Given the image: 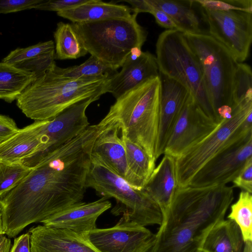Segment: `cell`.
I'll use <instances>...</instances> for the list:
<instances>
[{
  "label": "cell",
  "instance_id": "obj_28",
  "mask_svg": "<svg viewBox=\"0 0 252 252\" xmlns=\"http://www.w3.org/2000/svg\"><path fill=\"white\" fill-rule=\"evenodd\" d=\"M54 37L55 59H76L88 53L71 24L59 22Z\"/></svg>",
  "mask_w": 252,
  "mask_h": 252
},
{
  "label": "cell",
  "instance_id": "obj_13",
  "mask_svg": "<svg viewBox=\"0 0 252 252\" xmlns=\"http://www.w3.org/2000/svg\"><path fill=\"white\" fill-rule=\"evenodd\" d=\"M219 124L203 111L190 94L169 135L163 155L178 157L208 136Z\"/></svg>",
  "mask_w": 252,
  "mask_h": 252
},
{
  "label": "cell",
  "instance_id": "obj_27",
  "mask_svg": "<svg viewBox=\"0 0 252 252\" xmlns=\"http://www.w3.org/2000/svg\"><path fill=\"white\" fill-rule=\"evenodd\" d=\"M35 79L30 72L0 62V99L11 103Z\"/></svg>",
  "mask_w": 252,
  "mask_h": 252
},
{
  "label": "cell",
  "instance_id": "obj_24",
  "mask_svg": "<svg viewBox=\"0 0 252 252\" xmlns=\"http://www.w3.org/2000/svg\"><path fill=\"white\" fill-rule=\"evenodd\" d=\"M244 242L241 230L233 220H222L210 231L202 252H242Z\"/></svg>",
  "mask_w": 252,
  "mask_h": 252
},
{
  "label": "cell",
  "instance_id": "obj_35",
  "mask_svg": "<svg viewBox=\"0 0 252 252\" xmlns=\"http://www.w3.org/2000/svg\"><path fill=\"white\" fill-rule=\"evenodd\" d=\"M88 0H44L41 3L37 4L34 9L56 11L57 12L68 9L84 3Z\"/></svg>",
  "mask_w": 252,
  "mask_h": 252
},
{
  "label": "cell",
  "instance_id": "obj_36",
  "mask_svg": "<svg viewBox=\"0 0 252 252\" xmlns=\"http://www.w3.org/2000/svg\"><path fill=\"white\" fill-rule=\"evenodd\" d=\"M232 182L233 187L239 188L243 191L252 193V157L247 161Z\"/></svg>",
  "mask_w": 252,
  "mask_h": 252
},
{
  "label": "cell",
  "instance_id": "obj_33",
  "mask_svg": "<svg viewBox=\"0 0 252 252\" xmlns=\"http://www.w3.org/2000/svg\"><path fill=\"white\" fill-rule=\"evenodd\" d=\"M195 4L216 10H239L252 12V0H192Z\"/></svg>",
  "mask_w": 252,
  "mask_h": 252
},
{
  "label": "cell",
  "instance_id": "obj_43",
  "mask_svg": "<svg viewBox=\"0 0 252 252\" xmlns=\"http://www.w3.org/2000/svg\"><path fill=\"white\" fill-rule=\"evenodd\" d=\"M2 234H4V232L2 229L1 216L0 213V236Z\"/></svg>",
  "mask_w": 252,
  "mask_h": 252
},
{
  "label": "cell",
  "instance_id": "obj_26",
  "mask_svg": "<svg viewBox=\"0 0 252 252\" xmlns=\"http://www.w3.org/2000/svg\"><path fill=\"white\" fill-rule=\"evenodd\" d=\"M133 186L142 189L155 168L156 160L138 145L121 135Z\"/></svg>",
  "mask_w": 252,
  "mask_h": 252
},
{
  "label": "cell",
  "instance_id": "obj_12",
  "mask_svg": "<svg viewBox=\"0 0 252 252\" xmlns=\"http://www.w3.org/2000/svg\"><path fill=\"white\" fill-rule=\"evenodd\" d=\"M252 157V132L227 145L195 174L189 186L226 185L232 182Z\"/></svg>",
  "mask_w": 252,
  "mask_h": 252
},
{
  "label": "cell",
  "instance_id": "obj_18",
  "mask_svg": "<svg viewBox=\"0 0 252 252\" xmlns=\"http://www.w3.org/2000/svg\"><path fill=\"white\" fill-rule=\"evenodd\" d=\"M111 205V203L103 197L91 202L81 201L63 210L41 223L46 226L88 235L97 228L98 218Z\"/></svg>",
  "mask_w": 252,
  "mask_h": 252
},
{
  "label": "cell",
  "instance_id": "obj_30",
  "mask_svg": "<svg viewBox=\"0 0 252 252\" xmlns=\"http://www.w3.org/2000/svg\"><path fill=\"white\" fill-rule=\"evenodd\" d=\"M239 226L244 243L252 241V195L241 191L237 201L231 205V211L227 217Z\"/></svg>",
  "mask_w": 252,
  "mask_h": 252
},
{
  "label": "cell",
  "instance_id": "obj_5",
  "mask_svg": "<svg viewBox=\"0 0 252 252\" xmlns=\"http://www.w3.org/2000/svg\"><path fill=\"white\" fill-rule=\"evenodd\" d=\"M137 15L71 25L87 52L117 70L146 40L147 32L138 23Z\"/></svg>",
  "mask_w": 252,
  "mask_h": 252
},
{
  "label": "cell",
  "instance_id": "obj_17",
  "mask_svg": "<svg viewBox=\"0 0 252 252\" xmlns=\"http://www.w3.org/2000/svg\"><path fill=\"white\" fill-rule=\"evenodd\" d=\"M158 76L156 56L135 48L123 63L121 71L110 80L107 93L117 99L145 81Z\"/></svg>",
  "mask_w": 252,
  "mask_h": 252
},
{
  "label": "cell",
  "instance_id": "obj_42",
  "mask_svg": "<svg viewBox=\"0 0 252 252\" xmlns=\"http://www.w3.org/2000/svg\"><path fill=\"white\" fill-rule=\"evenodd\" d=\"M243 252H252V241H248L244 243Z\"/></svg>",
  "mask_w": 252,
  "mask_h": 252
},
{
  "label": "cell",
  "instance_id": "obj_20",
  "mask_svg": "<svg viewBox=\"0 0 252 252\" xmlns=\"http://www.w3.org/2000/svg\"><path fill=\"white\" fill-rule=\"evenodd\" d=\"M175 158L164 154L143 189L159 206L165 216L178 188Z\"/></svg>",
  "mask_w": 252,
  "mask_h": 252
},
{
  "label": "cell",
  "instance_id": "obj_4",
  "mask_svg": "<svg viewBox=\"0 0 252 252\" xmlns=\"http://www.w3.org/2000/svg\"><path fill=\"white\" fill-rule=\"evenodd\" d=\"M159 76L145 81L116 99L98 123H116L121 135L144 149L156 160L159 123Z\"/></svg>",
  "mask_w": 252,
  "mask_h": 252
},
{
  "label": "cell",
  "instance_id": "obj_1",
  "mask_svg": "<svg viewBox=\"0 0 252 252\" xmlns=\"http://www.w3.org/2000/svg\"><path fill=\"white\" fill-rule=\"evenodd\" d=\"M102 129L98 124L90 125L46 155L17 186L0 195L4 234L15 237L28 225L82 201L93 146Z\"/></svg>",
  "mask_w": 252,
  "mask_h": 252
},
{
  "label": "cell",
  "instance_id": "obj_32",
  "mask_svg": "<svg viewBox=\"0 0 252 252\" xmlns=\"http://www.w3.org/2000/svg\"><path fill=\"white\" fill-rule=\"evenodd\" d=\"M31 170L20 162L0 161V195L17 186Z\"/></svg>",
  "mask_w": 252,
  "mask_h": 252
},
{
  "label": "cell",
  "instance_id": "obj_8",
  "mask_svg": "<svg viewBox=\"0 0 252 252\" xmlns=\"http://www.w3.org/2000/svg\"><path fill=\"white\" fill-rule=\"evenodd\" d=\"M229 119L219 126L201 141L175 158L178 188L189 186L195 174L227 145L252 132V100H245L232 109Z\"/></svg>",
  "mask_w": 252,
  "mask_h": 252
},
{
  "label": "cell",
  "instance_id": "obj_21",
  "mask_svg": "<svg viewBox=\"0 0 252 252\" xmlns=\"http://www.w3.org/2000/svg\"><path fill=\"white\" fill-rule=\"evenodd\" d=\"M55 44L49 40L11 51L2 62L32 73L35 79L44 74L55 63Z\"/></svg>",
  "mask_w": 252,
  "mask_h": 252
},
{
  "label": "cell",
  "instance_id": "obj_37",
  "mask_svg": "<svg viewBox=\"0 0 252 252\" xmlns=\"http://www.w3.org/2000/svg\"><path fill=\"white\" fill-rule=\"evenodd\" d=\"M19 129L13 119L0 114V145L12 136Z\"/></svg>",
  "mask_w": 252,
  "mask_h": 252
},
{
  "label": "cell",
  "instance_id": "obj_31",
  "mask_svg": "<svg viewBox=\"0 0 252 252\" xmlns=\"http://www.w3.org/2000/svg\"><path fill=\"white\" fill-rule=\"evenodd\" d=\"M232 109L245 100H252V73L250 66L238 63L232 81Z\"/></svg>",
  "mask_w": 252,
  "mask_h": 252
},
{
  "label": "cell",
  "instance_id": "obj_25",
  "mask_svg": "<svg viewBox=\"0 0 252 252\" xmlns=\"http://www.w3.org/2000/svg\"><path fill=\"white\" fill-rule=\"evenodd\" d=\"M153 6L164 12L171 19L177 30L184 33L202 32L198 17L193 9L192 0H147Z\"/></svg>",
  "mask_w": 252,
  "mask_h": 252
},
{
  "label": "cell",
  "instance_id": "obj_34",
  "mask_svg": "<svg viewBox=\"0 0 252 252\" xmlns=\"http://www.w3.org/2000/svg\"><path fill=\"white\" fill-rule=\"evenodd\" d=\"M44 0H0V14L17 12L34 8Z\"/></svg>",
  "mask_w": 252,
  "mask_h": 252
},
{
  "label": "cell",
  "instance_id": "obj_16",
  "mask_svg": "<svg viewBox=\"0 0 252 252\" xmlns=\"http://www.w3.org/2000/svg\"><path fill=\"white\" fill-rule=\"evenodd\" d=\"M31 252H100L88 235L45 225L30 229Z\"/></svg>",
  "mask_w": 252,
  "mask_h": 252
},
{
  "label": "cell",
  "instance_id": "obj_44",
  "mask_svg": "<svg viewBox=\"0 0 252 252\" xmlns=\"http://www.w3.org/2000/svg\"></svg>",
  "mask_w": 252,
  "mask_h": 252
},
{
  "label": "cell",
  "instance_id": "obj_23",
  "mask_svg": "<svg viewBox=\"0 0 252 252\" xmlns=\"http://www.w3.org/2000/svg\"><path fill=\"white\" fill-rule=\"evenodd\" d=\"M133 13L130 7L101 0H88L74 7L57 12L58 16L73 23H88L112 18H129Z\"/></svg>",
  "mask_w": 252,
  "mask_h": 252
},
{
  "label": "cell",
  "instance_id": "obj_9",
  "mask_svg": "<svg viewBox=\"0 0 252 252\" xmlns=\"http://www.w3.org/2000/svg\"><path fill=\"white\" fill-rule=\"evenodd\" d=\"M184 34L199 60L210 101L219 118L217 110L220 107H232V81L238 63L229 51L210 34L202 32Z\"/></svg>",
  "mask_w": 252,
  "mask_h": 252
},
{
  "label": "cell",
  "instance_id": "obj_22",
  "mask_svg": "<svg viewBox=\"0 0 252 252\" xmlns=\"http://www.w3.org/2000/svg\"><path fill=\"white\" fill-rule=\"evenodd\" d=\"M44 121H36L19 130L0 145V160L20 162L33 153L42 144Z\"/></svg>",
  "mask_w": 252,
  "mask_h": 252
},
{
  "label": "cell",
  "instance_id": "obj_6",
  "mask_svg": "<svg viewBox=\"0 0 252 252\" xmlns=\"http://www.w3.org/2000/svg\"><path fill=\"white\" fill-rule=\"evenodd\" d=\"M86 187L107 199L116 200V204L111 211L115 216L122 215L143 226L162 223L159 206L143 189L131 185L92 155Z\"/></svg>",
  "mask_w": 252,
  "mask_h": 252
},
{
  "label": "cell",
  "instance_id": "obj_14",
  "mask_svg": "<svg viewBox=\"0 0 252 252\" xmlns=\"http://www.w3.org/2000/svg\"><path fill=\"white\" fill-rule=\"evenodd\" d=\"M88 238L100 252H148L156 234L124 216L113 226L91 231Z\"/></svg>",
  "mask_w": 252,
  "mask_h": 252
},
{
  "label": "cell",
  "instance_id": "obj_10",
  "mask_svg": "<svg viewBox=\"0 0 252 252\" xmlns=\"http://www.w3.org/2000/svg\"><path fill=\"white\" fill-rule=\"evenodd\" d=\"M200 7L211 36L223 45L238 63L249 57L252 41V12Z\"/></svg>",
  "mask_w": 252,
  "mask_h": 252
},
{
  "label": "cell",
  "instance_id": "obj_15",
  "mask_svg": "<svg viewBox=\"0 0 252 252\" xmlns=\"http://www.w3.org/2000/svg\"><path fill=\"white\" fill-rule=\"evenodd\" d=\"M160 79L159 123L156 159L163 154L169 135L184 104L190 95L178 81L159 72Z\"/></svg>",
  "mask_w": 252,
  "mask_h": 252
},
{
  "label": "cell",
  "instance_id": "obj_38",
  "mask_svg": "<svg viewBox=\"0 0 252 252\" xmlns=\"http://www.w3.org/2000/svg\"><path fill=\"white\" fill-rule=\"evenodd\" d=\"M151 14L154 16L157 23L160 26L167 29V30H177L175 24L168 15L161 9L153 6V10Z\"/></svg>",
  "mask_w": 252,
  "mask_h": 252
},
{
  "label": "cell",
  "instance_id": "obj_41",
  "mask_svg": "<svg viewBox=\"0 0 252 252\" xmlns=\"http://www.w3.org/2000/svg\"><path fill=\"white\" fill-rule=\"evenodd\" d=\"M11 242L4 234L0 236V252H10Z\"/></svg>",
  "mask_w": 252,
  "mask_h": 252
},
{
  "label": "cell",
  "instance_id": "obj_7",
  "mask_svg": "<svg viewBox=\"0 0 252 252\" xmlns=\"http://www.w3.org/2000/svg\"><path fill=\"white\" fill-rule=\"evenodd\" d=\"M156 53L159 72L186 88L203 111L220 123L221 120L210 101L200 63L184 33L175 29L161 33L156 43Z\"/></svg>",
  "mask_w": 252,
  "mask_h": 252
},
{
  "label": "cell",
  "instance_id": "obj_39",
  "mask_svg": "<svg viewBox=\"0 0 252 252\" xmlns=\"http://www.w3.org/2000/svg\"><path fill=\"white\" fill-rule=\"evenodd\" d=\"M10 252H31L30 233L23 234L15 238Z\"/></svg>",
  "mask_w": 252,
  "mask_h": 252
},
{
  "label": "cell",
  "instance_id": "obj_11",
  "mask_svg": "<svg viewBox=\"0 0 252 252\" xmlns=\"http://www.w3.org/2000/svg\"><path fill=\"white\" fill-rule=\"evenodd\" d=\"M99 97H92L76 102L51 120L43 127V145L20 162L30 168L34 167L46 155L70 141L89 126L86 111L90 104Z\"/></svg>",
  "mask_w": 252,
  "mask_h": 252
},
{
  "label": "cell",
  "instance_id": "obj_3",
  "mask_svg": "<svg viewBox=\"0 0 252 252\" xmlns=\"http://www.w3.org/2000/svg\"><path fill=\"white\" fill-rule=\"evenodd\" d=\"M115 75L63 78L49 69L24 90L17 99V105L35 121L51 120L76 102L92 97L100 98L107 93L109 81Z\"/></svg>",
  "mask_w": 252,
  "mask_h": 252
},
{
  "label": "cell",
  "instance_id": "obj_19",
  "mask_svg": "<svg viewBox=\"0 0 252 252\" xmlns=\"http://www.w3.org/2000/svg\"><path fill=\"white\" fill-rule=\"evenodd\" d=\"M119 134L120 128L117 124L104 126L94 142L92 155L133 186L125 147Z\"/></svg>",
  "mask_w": 252,
  "mask_h": 252
},
{
  "label": "cell",
  "instance_id": "obj_29",
  "mask_svg": "<svg viewBox=\"0 0 252 252\" xmlns=\"http://www.w3.org/2000/svg\"><path fill=\"white\" fill-rule=\"evenodd\" d=\"M50 70L56 75L63 78L76 79L103 75H115L118 71L113 70L93 56L79 65L61 68L54 63Z\"/></svg>",
  "mask_w": 252,
  "mask_h": 252
},
{
  "label": "cell",
  "instance_id": "obj_40",
  "mask_svg": "<svg viewBox=\"0 0 252 252\" xmlns=\"http://www.w3.org/2000/svg\"><path fill=\"white\" fill-rule=\"evenodd\" d=\"M125 1L131 5L133 13L138 14L142 12L151 13L153 10V6L147 0H128Z\"/></svg>",
  "mask_w": 252,
  "mask_h": 252
},
{
  "label": "cell",
  "instance_id": "obj_2",
  "mask_svg": "<svg viewBox=\"0 0 252 252\" xmlns=\"http://www.w3.org/2000/svg\"><path fill=\"white\" fill-rule=\"evenodd\" d=\"M233 199V187L226 185L178 187L148 252H202Z\"/></svg>",
  "mask_w": 252,
  "mask_h": 252
}]
</instances>
